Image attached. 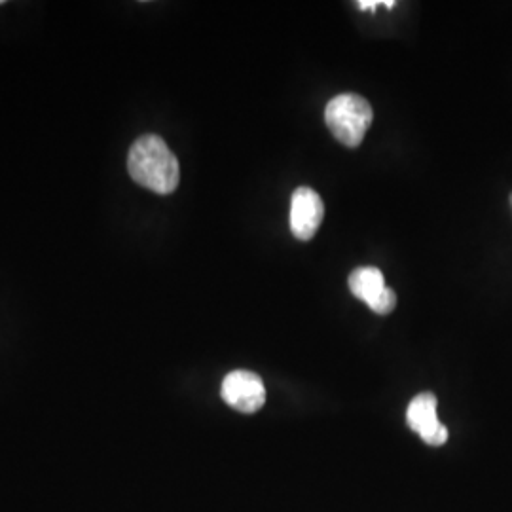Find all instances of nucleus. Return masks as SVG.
<instances>
[{"label":"nucleus","mask_w":512,"mask_h":512,"mask_svg":"<svg viewBox=\"0 0 512 512\" xmlns=\"http://www.w3.org/2000/svg\"><path fill=\"white\" fill-rule=\"evenodd\" d=\"M380 4H384V2H380V0H376V2H357V6L361 8V10H376V6H380Z\"/></svg>","instance_id":"nucleus-8"},{"label":"nucleus","mask_w":512,"mask_h":512,"mask_svg":"<svg viewBox=\"0 0 512 512\" xmlns=\"http://www.w3.org/2000/svg\"><path fill=\"white\" fill-rule=\"evenodd\" d=\"M220 395L224 403L241 414H255L266 403V387L262 378L251 370H234L224 382Z\"/></svg>","instance_id":"nucleus-3"},{"label":"nucleus","mask_w":512,"mask_h":512,"mask_svg":"<svg viewBox=\"0 0 512 512\" xmlns=\"http://www.w3.org/2000/svg\"><path fill=\"white\" fill-rule=\"evenodd\" d=\"M129 177L156 194H171L181 181L177 156L158 135H143L131 148L128 156Z\"/></svg>","instance_id":"nucleus-1"},{"label":"nucleus","mask_w":512,"mask_h":512,"mask_svg":"<svg viewBox=\"0 0 512 512\" xmlns=\"http://www.w3.org/2000/svg\"><path fill=\"white\" fill-rule=\"evenodd\" d=\"M325 217L321 196L308 186L296 188L291 200V232L300 241H310Z\"/></svg>","instance_id":"nucleus-5"},{"label":"nucleus","mask_w":512,"mask_h":512,"mask_svg":"<svg viewBox=\"0 0 512 512\" xmlns=\"http://www.w3.org/2000/svg\"><path fill=\"white\" fill-rule=\"evenodd\" d=\"M349 289L370 308L380 298V294L387 289L384 274L374 266L357 268L349 275Z\"/></svg>","instance_id":"nucleus-6"},{"label":"nucleus","mask_w":512,"mask_h":512,"mask_svg":"<svg viewBox=\"0 0 512 512\" xmlns=\"http://www.w3.org/2000/svg\"><path fill=\"white\" fill-rule=\"evenodd\" d=\"M437 404V397L427 391L414 397L406 410L408 427L416 431L429 446H442L448 440V429L437 416Z\"/></svg>","instance_id":"nucleus-4"},{"label":"nucleus","mask_w":512,"mask_h":512,"mask_svg":"<svg viewBox=\"0 0 512 512\" xmlns=\"http://www.w3.org/2000/svg\"><path fill=\"white\" fill-rule=\"evenodd\" d=\"M374 112L365 97L342 93L330 99L325 109V122L330 133L349 148L359 147L372 124Z\"/></svg>","instance_id":"nucleus-2"},{"label":"nucleus","mask_w":512,"mask_h":512,"mask_svg":"<svg viewBox=\"0 0 512 512\" xmlns=\"http://www.w3.org/2000/svg\"><path fill=\"white\" fill-rule=\"evenodd\" d=\"M511 205H512V194H511Z\"/></svg>","instance_id":"nucleus-9"},{"label":"nucleus","mask_w":512,"mask_h":512,"mask_svg":"<svg viewBox=\"0 0 512 512\" xmlns=\"http://www.w3.org/2000/svg\"><path fill=\"white\" fill-rule=\"evenodd\" d=\"M395 306H397V294L387 287L384 293L380 294V298L370 306V310L378 315H387L395 310Z\"/></svg>","instance_id":"nucleus-7"}]
</instances>
